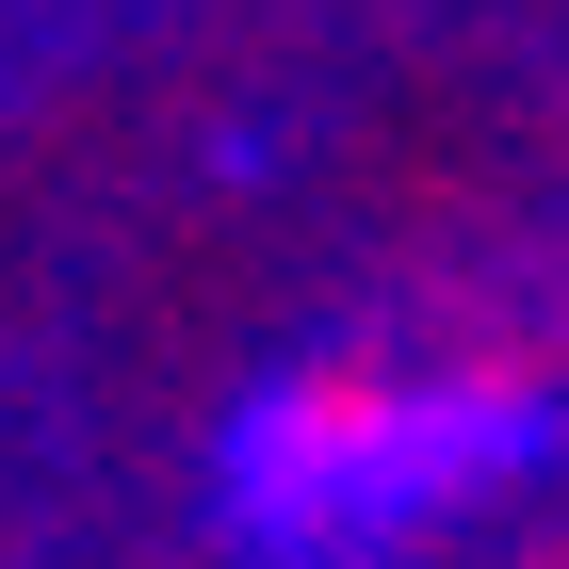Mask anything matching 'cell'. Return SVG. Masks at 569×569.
Returning <instances> with one entry per match:
<instances>
[{
	"label": "cell",
	"instance_id": "obj_1",
	"mask_svg": "<svg viewBox=\"0 0 569 569\" xmlns=\"http://www.w3.org/2000/svg\"><path fill=\"white\" fill-rule=\"evenodd\" d=\"M521 391H293L244 439V505H261L293 553H358V537L423 521L456 488H488L521 456Z\"/></svg>",
	"mask_w": 569,
	"mask_h": 569
}]
</instances>
